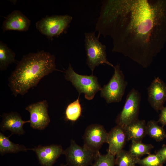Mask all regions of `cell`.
Here are the masks:
<instances>
[{"instance_id":"cell-24","label":"cell","mask_w":166,"mask_h":166,"mask_svg":"<svg viewBox=\"0 0 166 166\" xmlns=\"http://www.w3.org/2000/svg\"><path fill=\"white\" fill-rule=\"evenodd\" d=\"M115 156L108 151L104 155L99 154L93 166H114Z\"/></svg>"},{"instance_id":"cell-13","label":"cell","mask_w":166,"mask_h":166,"mask_svg":"<svg viewBox=\"0 0 166 166\" xmlns=\"http://www.w3.org/2000/svg\"><path fill=\"white\" fill-rule=\"evenodd\" d=\"M30 22V20L20 11L15 10L6 18L3 23V30L26 31L28 30Z\"/></svg>"},{"instance_id":"cell-20","label":"cell","mask_w":166,"mask_h":166,"mask_svg":"<svg viewBox=\"0 0 166 166\" xmlns=\"http://www.w3.org/2000/svg\"><path fill=\"white\" fill-rule=\"evenodd\" d=\"M146 133L157 141L163 140L166 134L163 127L159 126L157 122L154 120L149 121L146 124Z\"/></svg>"},{"instance_id":"cell-5","label":"cell","mask_w":166,"mask_h":166,"mask_svg":"<svg viewBox=\"0 0 166 166\" xmlns=\"http://www.w3.org/2000/svg\"><path fill=\"white\" fill-rule=\"evenodd\" d=\"M113 68L114 74L101 91V97L104 98L107 104L121 101L128 85L120 64H117Z\"/></svg>"},{"instance_id":"cell-10","label":"cell","mask_w":166,"mask_h":166,"mask_svg":"<svg viewBox=\"0 0 166 166\" xmlns=\"http://www.w3.org/2000/svg\"><path fill=\"white\" fill-rule=\"evenodd\" d=\"M108 135V133L102 126L97 124L91 125L86 128L84 135V145L98 152L102 144L107 143Z\"/></svg>"},{"instance_id":"cell-9","label":"cell","mask_w":166,"mask_h":166,"mask_svg":"<svg viewBox=\"0 0 166 166\" xmlns=\"http://www.w3.org/2000/svg\"><path fill=\"white\" fill-rule=\"evenodd\" d=\"M48 109V103L45 100L31 104L26 108L30 113L29 120L32 128L42 130L48 125L50 119Z\"/></svg>"},{"instance_id":"cell-18","label":"cell","mask_w":166,"mask_h":166,"mask_svg":"<svg viewBox=\"0 0 166 166\" xmlns=\"http://www.w3.org/2000/svg\"><path fill=\"white\" fill-rule=\"evenodd\" d=\"M16 54L5 44L0 42V70H6L9 65L15 61Z\"/></svg>"},{"instance_id":"cell-17","label":"cell","mask_w":166,"mask_h":166,"mask_svg":"<svg viewBox=\"0 0 166 166\" xmlns=\"http://www.w3.org/2000/svg\"><path fill=\"white\" fill-rule=\"evenodd\" d=\"M28 149L24 146L14 144L8 137L0 133V153L2 155L6 153H17L21 151H26Z\"/></svg>"},{"instance_id":"cell-19","label":"cell","mask_w":166,"mask_h":166,"mask_svg":"<svg viewBox=\"0 0 166 166\" xmlns=\"http://www.w3.org/2000/svg\"><path fill=\"white\" fill-rule=\"evenodd\" d=\"M115 164L117 166H134L138 164L139 157L132 155L129 152L123 149L116 155Z\"/></svg>"},{"instance_id":"cell-12","label":"cell","mask_w":166,"mask_h":166,"mask_svg":"<svg viewBox=\"0 0 166 166\" xmlns=\"http://www.w3.org/2000/svg\"><path fill=\"white\" fill-rule=\"evenodd\" d=\"M36 154L40 164L44 166H52L57 159L64 151L60 145H39L31 149Z\"/></svg>"},{"instance_id":"cell-6","label":"cell","mask_w":166,"mask_h":166,"mask_svg":"<svg viewBox=\"0 0 166 166\" xmlns=\"http://www.w3.org/2000/svg\"><path fill=\"white\" fill-rule=\"evenodd\" d=\"M69 15L46 17L36 23L37 29L49 38L58 37L68 27L72 20Z\"/></svg>"},{"instance_id":"cell-16","label":"cell","mask_w":166,"mask_h":166,"mask_svg":"<svg viewBox=\"0 0 166 166\" xmlns=\"http://www.w3.org/2000/svg\"><path fill=\"white\" fill-rule=\"evenodd\" d=\"M127 140L141 141L146 133V124L145 120L138 119L132 122L124 128Z\"/></svg>"},{"instance_id":"cell-29","label":"cell","mask_w":166,"mask_h":166,"mask_svg":"<svg viewBox=\"0 0 166 166\" xmlns=\"http://www.w3.org/2000/svg\"></svg>"},{"instance_id":"cell-3","label":"cell","mask_w":166,"mask_h":166,"mask_svg":"<svg viewBox=\"0 0 166 166\" xmlns=\"http://www.w3.org/2000/svg\"><path fill=\"white\" fill-rule=\"evenodd\" d=\"M85 46L86 56V63L93 74L96 67L103 64L114 68L107 58L106 46L99 41V37L96 36L95 32L85 33Z\"/></svg>"},{"instance_id":"cell-22","label":"cell","mask_w":166,"mask_h":166,"mask_svg":"<svg viewBox=\"0 0 166 166\" xmlns=\"http://www.w3.org/2000/svg\"><path fill=\"white\" fill-rule=\"evenodd\" d=\"M129 152L132 155L139 157L145 154H150L153 146L151 144H144L141 141H132Z\"/></svg>"},{"instance_id":"cell-28","label":"cell","mask_w":166,"mask_h":166,"mask_svg":"<svg viewBox=\"0 0 166 166\" xmlns=\"http://www.w3.org/2000/svg\"><path fill=\"white\" fill-rule=\"evenodd\" d=\"M165 137L166 138V137Z\"/></svg>"},{"instance_id":"cell-4","label":"cell","mask_w":166,"mask_h":166,"mask_svg":"<svg viewBox=\"0 0 166 166\" xmlns=\"http://www.w3.org/2000/svg\"><path fill=\"white\" fill-rule=\"evenodd\" d=\"M64 76L65 79L75 88L79 95L84 93L87 100L93 99L96 93L102 89L96 76L93 74L89 76L79 74L74 71L70 64L65 70Z\"/></svg>"},{"instance_id":"cell-15","label":"cell","mask_w":166,"mask_h":166,"mask_svg":"<svg viewBox=\"0 0 166 166\" xmlns=\"http://www.w3.org/2000/svg\"><path fill=\"white\" fill-rule=\"evenodd\" d=\"M2 117V120L0 125L1 130H9L12 134H23L25 132L23 128V125L26 123H30V120L23 121L21 116L16 112L5 113Z\"/></svg>"},{"instance_id":"cell-26","label":"cell","mask_w":166,"mask_h":166,"mask_svg":"<svg viewBox=\"0 0 166 166\" xmlns=\"http://www.w3.org/2000/svg\"><path fill=\"white\" fill-rule=\"evenodd\" d=\"M156 153L162 156L166 161V145L164 144Z\"/></svg>"},{"instance_id":"cell-11","label":"cell","mask_w":166,"mask_h":166,"mask_svg":"<svg viewBox=\"0 0 166 166\" xmlns=\"http://www.w3.org/2000/svg\"><path fill=\"white\" fill-rule=\"evenodd\" d=\"M148 101L156 112L164 107L166 101V84L159 77H155L147 88Z\"/></svg>"},{"instance_id":"cell-14","label":"cell","mask_w":166,"mask_h":166,"mask_svg":"<svg viewBox=\"0 0 166 166\" xmlns=\"http://www.w3.org/2000/svg\"><path fill=\"white\" fill-rule=\"evenodd\" d=\"M127 140L124 129L117 125L108 133L107 143L109 147L108 151L115 156L122 150Z\"/></svg>"},{"instance_id":"cell-23","label":"cell","mask_w":166,"mask_h":166,"mask_svg":"<svg viewBox=\"0 0 166 166\" xmlns=\"http://www.w3.org/2000/svg\"><path fill=\"white\" fill-rule=\"evenodd\" d=\"M166 161L162 156L156 153L150 154L146 157L140 159L138 164L140 166H162Z\"/></svg>"},{"instance_id":"cell-2","label":"cell","mask_w":166,"mask_h":166,"mask_svg":"<svg viewBox=\"0 0 166 166\" xmlns=\"http://www.w3.org/2000/svg\"><path fill=\"white\" fill-rule=\"evenodd\" d=\"M56 68L54 55L42 50L23 56L8 78V86L15 97L24 95Z\"/></svg>"},{"instance_id":"cell-27","label":"cell","mask_w":166,"mask_h":166,"mask_svg":"<svg viewBox=\"0 0 166 166\" xmlns=\"http://www.w3.org/2000/svg\"><path fill=\"white\" fill-rule=\"evenodd\" d=\"M60 166H66V165L65 164H61Z\"/></svg>"},{"instance_id":"cell-21","label":"cell","mask_w":166,"mask_h":166,"mask_svg":"<svg viewBox=\"0 0 166 166\" xmlns=\"http://www.w3.org/2000/svg\"><path fill=\"white\" fill-rule=\"evenodd\" d=\"M79 95L77 99L69 104L65 112L66 118L72 121H77L80 117L81 113V107L80 103Z\"/></svg>"},{"instance_id":"cell-8","label":"cell","mask_w":166,"mask_h":166,"mask_svg":"<svg viewBox=\"0 0 166 166\" xmlns=\"http://www.w3.org/2000/svg\"><path fill=\"white\" fill-rule=\"evenodd\" d=\"M141 100L140 93L132 88L127 95L123 109L116 119L117 125L124 128L138 119Z\"/></svg>"},{"instance_id":"cell-7","label":"cell","mask_w":166,"mask_h":166,"mask_svg":"<svg viewBox=\"0 0 166 166\" xmlns=\"http://www.w3.org/2000/svg\"><path fill=\"white\" fill-rule=\"evenodd\" d=\"M99 154V152H95L85 145H79L73 140L64 153L70 166H87L96 160Z\"/></svg>"},{"instance_id":"cell-25","label":"cell","mask_w":166,"mask_h":166,"mask_svg":"<svg viewBox=\"0 0 166 166\" xmlns=\"http://www.w3.org/2000/svg\"><path fill=\"white\" fill-rule=\"evenodd\" d=\"M160 111L161 113L157 122L161 123L163 126L166 125V107H164Z\"/></svg>"},{"instance_id":"cell-1","label":"cell","mask_w":166,"mask_h":166,"mask_svg":"<svg viewBox=\"0 0 166 166\" xmlns=\"http://www.w3.org/2000/svg\"><path fill=\"white\" fill-rule=\"evenodd\" d=\"M95 31L111 38L113 52L147 68L166 42V0H104Z\"/></svg>"}]
</instances>
